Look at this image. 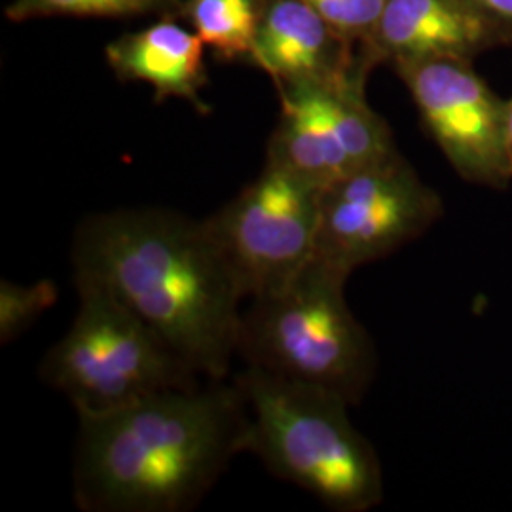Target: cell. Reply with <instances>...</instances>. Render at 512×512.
Returning a JSON list of instances; mask_svg holds the SVG:
<instances>
[{
  "mask_svg": "<svg viewBox=\"0 0 512 512\" xmlns=\"http://www.w3.org/2000/svg\"><path fill=\"white\" fill-rule=\"evenodd\" d=\"M71 264L76 287L122 302L202 378L228 380L245 294L207 220L160 207L88 215Z\"/></svg>",
  "mask_w": 512,
  "mask_h": 512,
  "instance_id": "1",
  "label": "cell"
},
{
  "mask_svg": "<svg viewBox=\"0 0 512 512\" xmlns=\"http://www.w3.org/2000/svg\"><path fill=\"white\" fill-rule=\"evenodd\" d=\"M78 418L73 494L84 512L192 511L245 454L247 406L234 380Z\"/></svg>",
  "mask_w": 512,
  "mask_h": 512,
  "instance_id": "2",
  "label": "cell"
},
{
  "mask_svg": "<svg viewBox=\"0 0 512 512\" xmlns=\"http://www.w3.org/2000/svg\"><path fill=\"white\" fill-rule=\"evenodd\" d=\"M234 382L247 406L245 454L332 511L366 512L382 503L380 458L349 420L344 397L249 366Z\"/></svg>",
  "mask_w": 512,
  "mask_h": 512,
  "instance_id": "3",
  "label": "cell"
},
{
  "mask_svg": "<svg viewBox=\"0 0 512 512\" xmlns=\"http://www.w3.org/2000/svg\"><path fill=\"white\" fill-rule=\"evenodd\" d=\"M348 275L319 260L272 293L249 298L236 357L245 366L315 385L357 404L376 376V349L346 300Z\"/></svg>",
  "mask_w": 512,
  "mask_h": 512,
  "instance_id": "4",
  "label": "cell"
},
{
  "mask_svg": "<svg viewBox=\"0 0 512 512\" xmlns=\"http://www.w3.org/2000/svg\"><path fill=\"white\" fill-rule=\"evenodd\" d=\"M76 291L73 325L48 349L38 374L74 404L78 416L107 414L207 380L122 302L95 287Z\"/></svg>",
  "mask_w": 512,
  "mask_h": 512,
  "instance_id": "5",
  "label": "cell"
},
{
  "mask_svg": "<svg viewBox=\"0 0 512 512\" xmlns=\"http://www.w3.org/2000/svg\"><path fill=\"white\" fill-rule=\"evenodd\" d=\"M368 74L357 69L332 82L277 88L281 114L266 162L327 188L395 154L391 129L366 101Z\"/></svg>",
  "mask_w": 512,
  "mask_h": 512,
  "instance_id": "6",
  "label": "cell"
},
{
  "mask_svg": "<svg viewBox=\"0 0 512 512\" xmlns=\"http://www.w3.org/2000/svg\"><path fill=\"white\" fill-rule=\"evenodd\" d=\"M444 213L399 150L321 192L315 260L351 275L421 238Z\"/></svg>",
  "mask_w": 512,
  "mask_h": 512,
  "instance_id": "7",
  "label": "cell"
},
{
  "mask_svg": "<svg viewBox=\"0 0 512 512\" xmlns=\"http://www.w3.org/2000/svg\"><path fill=\"white\" fill-rule=\"evenodd\" d=\"M321 192L279 165L262 173L234 200L207 217L245 300L293 281L315 258Z\"/></svg>",
  "mask_w": 512,
  "mask_h": 512,
  "instance_id": "8",
  "label": "cell"
},
{
  "mask_svg": "<svg viewBox=\"0 0 512 512\" xmlns=\"http://www.w3.org/2000/svg\"><path fill=\"white\" fill-rule=\"evenodd\" d=\"M418 109L421 124L467 183L505 188L512 164L505 99L495 95L469 59H425L393 67Z\"/></svg>",
  "mask_w": 512,
  "mask_h": 512,
  "instance_id": "9",
  "label": "cell"
},
{
  "mask_svg": "<svg viewBox=\"0 0 512 512\" xmlns=\"http://www.w3.org/2000/svg\"><path fill=\"white\" fill-rule=\"evenodd\" d=\"M505 46L465 0H385L359 57L366 69L425 59H469Z\"/></svg>",
  "mask_w": 512,
  "mask_h": 512,
  "instance_id": "10",
  "label": "cell"
},
{
  "mask_svg": "<svg viewBox=\"0 0 512 512\" xmlns=\"http://www.w3.org/2000/svg\"><path fill=\"white\" fill-rule=\"evenodd\" d=\"M247 61L270 74L277 88L332 82L357 69L368 71L359 48L302 0H264Z\"/></svg>",
  "mask_w": 512,
  "mask_h": 512,
  "instance_id": "11",
  "label": "cell"
},
{
  "mask_svg": "<svg viewBox=\"0 0 512 512\" xmlns=\"http://www.w3.org/2000/svg\"><path fill=\"white\" fill-rule=\"evenodd\" d=\"M203 40L179 23L165 19L107 46L112 71L122 80L147 82L156 101L184 99L205 110L200 92L207 82Z\"/></svg>",
  "mask_w": 512,
  "mask_h": 512,
  "instance_id": "12",
  "label": "cell"
},
{
  "mask_svg": "<svg viewBox=\"0 0 512 512\" xmlns=\"http://www.w3.org/2000/svg\"><path fill=\"white\" fill-rule=\"evenodd\" d=\"M264 0H183L181 14L224 59H249Z\"/></svg>",
  "mask_w": 512,
  "mask_h": 512,
  "instance_id": "13",
  "label": "cell"
},
{
  "mask_svg": "<svg viewBox=\"0 0 512 512\" xmlns=\"http://www.w3.org/2000/svg\"><path fill=\"white\" fill-rule=\"evenodd\" d=\"M183 0H14L6 16L14 21L50 16L131 18L154 12H181Z\"/></svg>",
  "mask_w": 512,
  "mask_h": 512,
  "instance_id": "14",
  "label": "cell"
},
{
  "mask_svg": "<svg viewBox=\"0 0 512 512\" xmlns=\"http://www.w3.org/2000/svg\"><path fill=\"white\" fill-rule=\"evenodd\" d=\"M59 289L54 281L40 279L33 285L0 281V344H12L38 319L54 308Z\"/></svg>",
  "mask_w": 512,
  "mask_h": 512,
  "instance_id": "15",
  "label": "cell"
},
{
  "mask_svg": "<svg viewBox=\"0 0 512 512\" xmlns=\"http://www.w3.org/2000/svg\"><path fill=\"white\" fill-rule=\"evenodd\" d=\"M342 37L363 46L372 35L385 0H302Z\"/></svg>",
  "mask_w": 512,
  "mask_h": 512,
  "instance_id": "16",
  "label": "cell"
},
{
  "mask_svg": "<svg viewBox=\"0 0 512 512\" xmlns=\"http://www.w3.org/2000/svg\"><path fill=\"white\" fill-rule=\"evenodd\" d=\"M512 48V0H465Z\"/></svg>",
  "mask_w": 512,
  "mask_h": 512,
  "instance_id": "17",
  "label": "cell"
},
{
  "mask_svg": "<svg viewBox=\"0 0 512 512\" xmlns=\"http://www.w3.org/2000/svg\"><path fill=\"white\" fill-rule=\"evenodd\" d=\"M505 133H507V148L512 164V99L505 101Z\"/></svg>",
  "mask_w": 512,
  "mask_h": 512,
  "instance_id": "18",
  "label": "cell"
}]
</instances>
